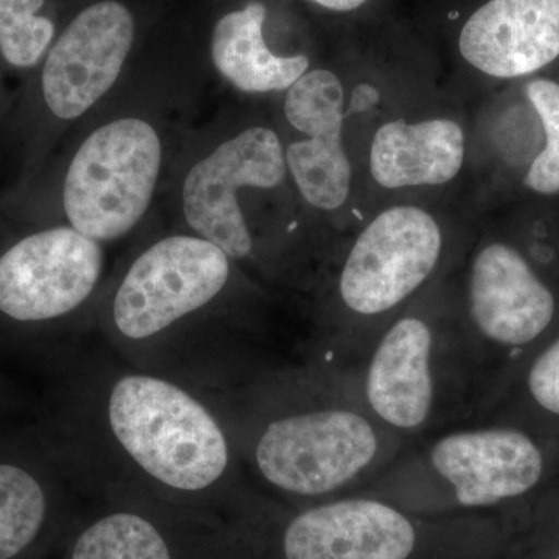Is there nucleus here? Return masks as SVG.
<instances>
[{"label":"nucleus","instance_id":"nucleus-1","mask_svg":"<svg viewBox=\"0 0 559 559\" xmlns=\"http://www.w3.org/2000/svg\"><path fill=\"white\" fill-rule=\"evenodd\" d=\"M105 418L124 457L162 487L201 492L229 471L230 444L223 426L175 382L123 374L106 396Z\"/></svg>","mask_w":559,"mask_h":559},{"label":"nucleus","instance_id":"nucleus-2","mask_svg":"<svg viewBox=\"0 0 559 559\" xmlns=\"http://www.w3.org/2000/svg\"><path fill=\"white\" fill-rule=\"evenodd\" d=\"M396 436L369 411L323 406L272 419L253 444V465L271 487L288 495H331L370 476Z\"/></svg>","mask_w":559,"mask_h":559},{"label":"nucleus","instance_id":"nucleus-3","mask_svg":"<svg viewBox=\"0 0 559 559\" xmlns=\"http://www.w3.org/2000/svg\"><path fill=\"white\" fill-rule=\"evenodd\" d=\"M162 168V142L150 121L124 117L81 143L66 175L70 226L95 241L130 234L148 212Z\"/></svg>","mask_w":559,"mask_h":559},{"label":"nucleus","instance_id":"nucleus-4","mask_svg":"<svg viewBox=\"0 0 559 559\" xmlns=\"http://www.w3.org/2000/svg\"><path fill=\"white\" fill-rule=\"evenodd\" d=\"M230 277V259L201 237L173 235L143 250L121 280L112 322L130 341H145L200 311Z\"/></svg>","mask_w":559,"mask_h":559},{"label":"nucleus","instance_id":"nucleus-5","mask_svg":"<svg viewBox=\"0 0 559 559\" xmlns=\"http://www.w3.org/2000/svg\"><path fill=\"white\" fill-rule=\"evenodd\" d=\"M441 250L443 235L428 212L411 205L385 210L349 250L340 278L342 304L362 318L395 310L432 275Z\"/></svg>","mask_w":559,"mask_h":559},{"label":"nucleus","instance_id":"nucleus-6","mask_svg":"<svg viewBox=\"0 0 559 559\" xmlns=\"http://www.w3.org/2000/svg\"><path fill=\"white\" fill-rule=\"evenodd\" d=\"M543 444L516 426L455 430L433 441L403 476H432L465 509H484L533 491L547 474Z\"/></svg>","mask_w":559,"mask_h":559},{"label":"nucleus","instance_id":"nucleus-7","mask_svg":"<svg viewBox=\"0 0 559 559\" xmlns=\"http://www.w3.org/2000/svg\"><path fill=\"white\" fill-rule=\"evenodd\" d=\"M286 175L285 151L274 131L253 127L198 162L182 187L187 224L230 260H245L253 242L238 204L242 187L274 189Z\"/></svg>","mask_w":559,"mask_h":559},{"label":"nucleus","instance_id":"nucleus-8","mask_svg":"<svg viewBox=\"0 0 559 559\" xmlns=\"http://www.w3.org/2000/svg\"><path fill=\"white\" fill-rule=\"evenodd\" d=\"M103 250L69 227L39 231L0 257V311L20 322H44L80 308L100 282Z\"/></svg>","mask_w":559,"mask_h":559},{"label":"nucleus","instance_id":"nucleus-9","mask_svg":"<svg viewBox=\"0 0 559 559\" xmlns=\"http://www.w3.org/2000/svg\"><path fill=\"white\" fill-rule=\"evenodd\" d=\"M448 347L425 319L396 320L378 341L364 373V403L396 436L428 428L447 389Z\"/></svg>","mask_w":559,"mask_h":559},{"label":"nucleus","instance_id":"nucleus-10","mask_svg":"<svg viewBox=\"0 0 559 559\" xmlns=\"http://www.w3.org/2000/svg\"><path fill=\"white\" fill-rule=\"evenodd\" d=\"M134 43V17L117 0L81 11L49 51L43 70L47 108L75 120L102 100L116 81Z\"/></svg>","mask_w":559,"mask_h":559},{"label":"nucleus","instance_id":"nucleus-11","mask_svg":"<svg viewBox=\"0 0 559 559\" xmlns=\"http://www.w3.org/2000/svg\"><path fill=\"white\" fill-rule=\"evenodd\" d=\"M345 95L333 72L316 69L289 87L285 116L308 139L290 143L286 167L305 201L320 210H336L352 190V165L342 145Z\"/></svg>","mask_w":559,"mask_h":559},{"label":"nucleus","instance_id":"nucleus-12","mask_svg":"<svg viewBox=\"0 0 559 559\" xmlns=\"http://www.w3.org/2000/svg\"><path fill=\"white\" fill-rule=\"evenodd\" d=\"M468 311L477 333L500 349L528 348L550 329L557 301L521 252L502 242L474 257Z\"/></svg>","mask_w":559,"mask_h":559},{"label":"nucleus","instance_id":"nucleus-13","mask_svg":"<svg viewBox=\"0 0 559 559\" xmlns=\"http://www.w3.org/2000/svg\"><path fill=\"white\" fill-rule=\"evenodd\" d=\"M414 522L377 499H342L294 518L283 536L286 559H409Z\"/></svg>","mask_w":559,"mask_h":559},{"label":"nucleus","instance_id":"nucleus-14","mask_svg":"<svg viewBox=\"0 0 559 559\" xmlns=\"http://www.w3.org/2000/svg\"><path fill=\"white\" fill-rule=\"evenodd\" d=\"M460 53L496 79H516L559 57V0H488L463 25Z\"/></svg>","mask_w":559,"mask_h":559},{"label":"nucleus","instance_id":"nucleus-15","mask_svg":"<svg viewBox=\"0 0 559 559\" xmlns=\"http://www.w3.org/2000/svg\"><path fill=\"white\" fill-rule=\"evenodd\" d=\"M465 135L455 121H390L374 134L370 171L384 189L441 186L462 170Z\"/></svg>","mask_w":559,"mask_h":559},{"label":"nucleus","instance_id":"nucleus-16","mask_svg":"<svg viewBox=\"0 0 559 559\" xmlns=\"http://www.w3.org/2000/svg\"><path fill=\"white\" fill-rule=\"evenodd\" d=\"M266 7L250 2L221 17L212 35V60L231 86L248 94L288 91L310 61L305 55L277 57L263 38Z\"/></svg>","mask_w":559,"mask_h":559},{"label":"nucleus","instance_id":"nucleus-17","mask_svg":"<svg viewBox=\"0 0 559 559\" xmlns=\"http://www.w3.org/2000/svg\"><path fill=\"white\" fill-rule=\"evenodd\" d=\"M47 498L35 477L20 466L0 465V559H14L38 538Z\"/></svg>","mask_w":559,"mask_h":559},{"label":"nucleus","instance_id":"nucleus-18","mask_svg":"<svg viewBox=\"0 0 559 559\" xmlns=\"http://www.w3.org/2000/svg\"><path fill=\"white\" fill-rule=\"evenodd\" d=\"M72 559H171L159 530L135 513L108 514L84 530Z\"/></svg>","mask_w":559,"mask_h":559},{"label":"nucleus","instance_id":"nucleus-19","mask_svg":"<svg viewBox=\"0 0 559 559\" xmlns=\"http://www.w3.org/2000/svg\"><path fill=\"white\" fill-rule=\"evenodd\" d=\"M46 0H0V53L16 68H32L55 36L53 22L38 16Z\"/></svg>","mask_w":559,"mask_h":559},{"label":"nucleus","instance_id":"nucleus-20","mask_svg":"<svg viewBox=\"0 0 559 559\" xmlns=\"http://www.w3.org/2000/svg\"><path fill=\"white\" fill-rule=\"evenodd\" d=\"M528 100L538 112L546 132V146L533 160L525 186L543 194L559 191V84L550 80H535L527 86Z\"/></svg>","mask_w":559,"mask_h":559},{"label":"nucleus","instance_id":"nucleus-21","mask_svg":"<svg viewBox=\"0 0 559 559\" xmlns=\"http://www.w3.org/2000/svg\"><path fill=\"white\" fill-rule=\"evenodd\" d=\"M524 390L535 409L559 423V336L528 364Z\"/></svg>","mask_w":559,"mask_h":559},{"label":"nucleus","instance_id":"nucleus-22","mask_svg":"<svg viewBox=\"0 0 559 559\" xmlns=\"http://www.w3.org/2000/svg\"><path fill=\"white\" fill-rule=\"evenodd\" d=\"M381 100L380 92L377 87L371 84L362 83L358 84L352 92V98H349L348 109L345 110V117L352 116V114L366 112Z\"/></svg>","mask_w":559,"mask_h":559},{"label":"nucleus","instance_id":"nucleus-23","mask_svg":"<svg viewBox=\"0 0 559 559\" xmlns=\"http://www.w3.org/2000/svg\"><path fill=\"white\" fill-rule=\"evenodd\" d=\"M311 2L319 3L323 9L334 11H352L359 9L360 5L367 2V0H311Z\"/></svg>","mask_w":559,"mask_h":559},{"label":"nucleus","instance_id":"nucleus-24","mask_svg":"<svg viewBox=\"0 0 559 559\" xmlns=\"http://www.w3.org/2000/svg\"><path fill=\"white\" fill-rule=\"evenodd\" d=\"M557 559H559V557Z\"/></svg>","mask_w":559,"mask_h":559}]
</instances>
